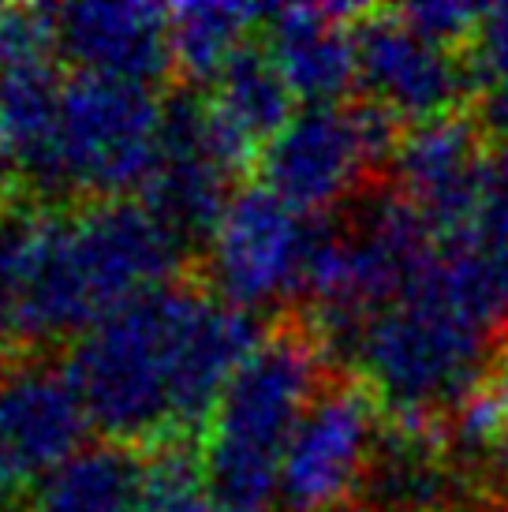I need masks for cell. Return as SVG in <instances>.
<instances>
[{"mask_svg": "<svg viewBox=\"0 0 508 512\" xmlns=\"http://www.w3.org/2000/svg\"><path fill=\"white\" fill-rule=\"evenodd\" d=\"M322 356L311 329H269L228 382L202 430V464L221 512L277 509L288 445L325 385Z\"/></svg>", "mask_w": 508, "mask_h": 512, "instance_id": "1", "label": "cell"}, {"mask_svg": "<svg viewBox=\"0 0 508 512\" xmlns=\"http://www.w3.org/2000/svg\"><path fill=\"white\" fill-rule=\"evenodd\" d=\"M191 288L195 285L176 281L120 303L71 341L68 374L105 441L146 449L184 438L176 385Z\"/></svg>", "mask_w": 508, "mask_h": 512, "instance_id": "2", "label": "cell"}, {"mask_svg": "<svg viewBox=\"0 0 508 512\" xmlns=\"http://www.w3.org/2000/svg\"><path fill=\"white\" fill-rule=\"evenodd\" d=\"M490 337L426 288H408L355 344L359 382L385 415H445L490 374Z\"/></svg>", "mask_w": 508, "mask_h": 512, "instance_id": "3", "label": "cell"}, {"mask_svg": "<svg viewBox=\"0 0 508 512\" xmlns=\"http://www.w3.org/2000/svg\"><path fill=\"white\" fill-rule=\"evenodd\" d=\"M400 120L374 101L296 109L258 154L262 187L303 217H322L363 195L374 172L393 169Z\"/></svg>", "mask_w": 508, "mask_h": 512, "instance_id": "4", "label": "cell"}, {"mask_svg": "<svg viewBox=\"0 0 508 512\" xmlns=\"http://www.w3.org/2000/svg\"><path fill=\"white\" fill-rule=\"evenodd\" d=\"M161 109L154 86L71 75L60 101L64 191L90 202L142 195L161 154Z\"/></svg>", "mask_w": 508, "mask_h": 512, "instance_id": "5", "label": "cell"}, {"mask_svg": "<svg viewBox=\"0 0 508 512\" xmlns=\"http://www.w3.org/2000/svg\"><path fill=\"white\" fill-rule=\"evenodd\" d=\"M258 150L247 146L213 113L210 98L195 90H176L161 109V154L139 199L169 228L187 251L206 247L236 199V176Z\"/></svg>", "mask_w": 508, "mask_h": 512, "instance_id": "6", "label": "cell"}, {"mask_svg": "<svg viewBox=\"0 0 508 512\" xmlns=\"http://www.w3.org/2000/svg\"><path fill=\"white\" fill-rule=\"evenodd\" d=\"M318 217H303L266 187H240L206 243L210 292L262 314L307 292Z\"/></svg>", "mask_w": 508, "mask_h": 512, "instance_id": "7", "label": "cell"}, {"mask_svg": "<svg viewBox=\"0 0 508 512\" xmlns=\"http://www.w3.org/2000/svg\"><path fill=\"white\" fill-rule=\"evenodd\" d=\"M385 430V408L359 378L318 389L288 445L277 512H344L363 498Z\"/></svg>", "mask_w": 508, "mask_h": 512, "instance_id": "8", "label": "cell"}, {"mask_svg": "<svg viewBox=\"0 0 508 512\" xmlns=\"http://www.w3.org/2000/svg\"><path fill=\"white\" fill-rule=\"evenodd\" d=\"M68 243L98 318L116 311L120 303L176 285V273L191 255L142 199L79 206L68 214Z\"/></svg>", "mask_w": 508, "mask_h": 512, "instance_id": "9", "label": "cell"}, {"mask_svg": "<svg viewBox=\"0 0 508 512\" xmlns=\"http://www.w3.org/2000/svg\"><path fill=\"white\" fill-rule=\"evenodd\" d=\"M355 60L363 98L411 128L464 113L475 98L464 60L415 34L393 8H374L355 19Z\"/></svg>", "mask_w": 508, "mask_h": 512, "instance_id": "10", "label": "cell"}, {"mask_svg": "<svg viewBox=\"0 0 508 512\" xmlns=\"http://www.w3.org/2000/svg\"><path fill=\"white\" fill-rule=\"evenodd\" d=\"M482 124L467 113H449L404 131L393 157L396 191L423 214L438 243L464 240L479 217L490 150Z\"/></svg>", "mask_w": 508, "mask_h": 512, "instance_id": "11", "label": "cell"}, {"mask_svg": "<svg viewBox=\"0 0 508 512\" xmlns=\"http://www.w3.org/2000/svg\"><path fill=\"white\" fill-rule=\"evenodd\" d=\"M94 430L68 363L45 356L8 359L0 367V449L19 479H45L86 449Z\"/></svg>", "mask_w": 508, "mask_h": 512, "instance_id": "12", "label": "cell"}, {"mask_svg": "<svg viewBox=\"0 0 508 512\" xmlns=\"http://www.w3.org/2000/svg\"><path fill=\"white\" fill-rule=\"evenodd\" d=\"M57 60L75 75H101L120 83L154 86L172 64L169 8L157 4H64L49 8Z\"/></svg>", "mask_w": 508, "mask_h": 512, "instance_id": "13", "label": "cell"}, {"mask_svg": "<svg viewBox=\"0 0 508 512\" xmlns=\"http://www.w3.org/2000/svg\"><path fill=\"white\" fill-rule=\"evenodd\" d=\"M355 8H322V4H296V8H266V49L281 68L292 98L311 105H340V98L359 86V60H355Z\"/></svg>", "mask_w": 508, "mask_h": 512, "instance_id": "14", "label": "cell"}, {"mask_svg": "<svg viewBox=\"0 0 508 512\" xmlns=\"http://www.w3.org/2000/svg\"><path fill=\"white\" fill-rule=\"evenodd\" d=\"M460 483L441 415H385L363 486L370 512H449Z\"/></svg>", "mask_w": 508, "mask_h": 512, "instance_id": "15", "label": "cell"}, {"mask_svg": "<svg viewBox=\"0 0 508 512\" xmlns=\"http://www.w3.org/2000/svg\"><path fill=\"white\" fill-rule=\"evenodd\" d=\"M60 101L64 83L57 75V53H34L0 68L4 139L12 146L23 180L53 199L68 195L60 172Z\"/></svg>", "mask_w": 508, "mask_h": 512, "instance_id": "16", "label": "cell"}, {"mask_svg": "<svg viewBox=\"0 0 508 512\" xmlns=\"http://www.w3.org/2000/svg\"><path fill=\"white\" fill-rule=\"evenodd\" d=\"M30 512H146V456L98 441L34 483Z\"/></svg>", "mask_w": 508, "mask_h": 512, "instance_id": "17", "label": "cell"}, {"mask_svg": "<svg viewBox=\"0 0 508 512\" xmlns=\"http://www.w3.org/2000/svg\"><path fill=\"white\" fill-rule=\"evenodd\" d=\"M210 105L217 120L262 154V146L296 116V98L273 64L266 42H243L221 75L210 83Z\"/></svg>", "mask_w": 508, "mask_h": 512, "instance_id": "18", "label": "cell"}, {"mask_svg": "<svg viewBox=\"0 0 508 512\" xmlns=\"http://www.w3.org/2000/svg\"><path fill=\"white\" fill-rule=\"evenodd\" d=\"M266 8L251 4H176L169 8L172 64L191 83L210 86L228 57L247 42L251 23H262Z\"/></svg>", "mask_w": 508, "mask_h": 512, "instance_id": "19", "label": "cell"}, {"mask_svg": "<svg viewBox=\"0 0 508 512\" xmlns=\"http://www.w3.org/2000/svg\"><path fill=\"white\" fill-rule=\"evenodd\" d=\"M508 285V139L490 150L486 184H482L479 217L464 236Z\"/></svg>", "mask_w": 508, "mask_h": 512, "instance_id": "20", "label": "cell"}, {"mask_svg": "<svg viewBox=\"0 0 508 512\" xmlns=\"http://www.w3.org/2000/svg\"><path fill=\"white\" fill-rule=\"evenodd\" d=\"M393 12L415 34H423L426 42L441 45V49H471L486 8L464 4V0H426V4H404V8H393Z\"/></svg>", "mask_w": 508, "mask_h": 512, "instance_id": "21", "label": "cell"}, {"mask_svg": "<svg viewBox=\"0 0 508 512\" xmlns=\"http://www.w3.org/2000/svg\"><path fill=\"white\" fill-rule=\"evenodd\" d=\"M34 214H0V367L8 363V348L19 337L15 307H19V277L27 258Z\"/></svg>", "mask_w": 508, "mask_h": 512, "instance_id": "22", "label": "cell"}, {"mask_svg": "<svg viewBox=\"0 0 508 512\" xmlns=\"http://www.w3.org/2000/svg\"><path fill=\"white\" fill-rule=\"evenodd\" d=\"M19 176H23V172H19V165H15L12 146H8V139H4V128H0V214H4V206H8V199H12Z\"/></svg>", "mask_w": 508, "mask_h": 512, "instance_id": "23", "label": "cell"}, {"mask_svg": "<svg viewBox=\"0 0 508 512\" xmlns=\"http://www.w3.org/2000/svg\"><path fill=\"white\" fill-rule=\"evenodd\" d=\"M15 486H19V471L12 468L8 453L0 449V512H4V505H8V501H12Z\"/></svg>", "mask_w": 508, "mask_h": 512, "instance_id": "24", "label": "cell"}, {"mask_svg": "<svg viewBox=\"0 0 508 512\" xmlns=\"http://www.w3.org/2000/svg\"><path fill=\"white\" fill-rule=\"evenodd\" d=\"M501 370L508 374V337H505V352H501Z\"/></svg>", "mask_w": 508, "mask_h": 512, "instance_id": "25", "label": "cell"}, {"mask_svg": "<svg viewBox=\"0 0 508 512\" xmlns=\"http://www.w3.org/2000/svg\"><path fill=\"white\" fill-rule=\"evenodd\" d=\"M213 512H221V509H213Z\"/></svg>", "mask_w": 508, "mask_h": 512, "instance_id": "26", "label": "cell"}]
</instances>
